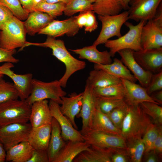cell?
Returning a JSON list of instances; mask_svg holds the SVG:
<instances>
[{"mask_svg":"<svg viewBox=\"0 0 162 162\" xmlns=\"http://www.w3.org/2000/svg\"><path fill=\"white\" fill-rule=\"evenodd\" d=\"M4 76V75L0 74V78H3Z\"/></svg>","mask_w":162,"mask_h":162,"instance_id":"57","label":"cell"},{"mask_svg":"<svg viewBox=\"0 0 162 162\" xmlns=\"http://www.w3.org/2000/svg\"><path fill=\"white\" fill-rule=\"evenodd\" d=\"M139 105L144 112L151 118L152 123L162 125V107L158 104L149 101L143 102Z\"/></svg>","mask_w":162,"mask_h":162,"instance_id":"36","label":"cell"},{"mask_svg":"<svg viewBox=\"0 0 162 162\" xmlns=\"http://www.w3.org/2000/svg\"><path fill=\"white\" fill-rule=\"evenodd\" d=\"M89 129L121 136L120 130L115 126L108 115L103 112L97 104L92 116Z\"/></svg>","mask_w":162,"mask_h":162,"instance_id":"22","label":"cell"},{"mask_svg":"<svg viewBox=\"0 0 162 162\" xmlns=\"http://www.w3.org/2000/svg\"><path fill=\"white\" fill-rule=\"evenodd\" d=\"M16 52V49L8 50L0 46V63L9 62L12 63H17L19 60L13 56Z\"/></svg>","mask_w":162,"mask_h":162,"instance_id":"45","label":"cell"},{"mask_svg":"<svg viewBox=\"0 0 162 162\" xmlns=\"http://www.w3.org/2000/svg\"><path fill=\"white\" fill-rule=\"evenodd\" d=\"M93 10H89L87 12V19L84 30L85 32H91L95 30L98 27V22Z\"/></svg>","mask_w":162,"mask_h":162,"instance_id":"44","label":"cell"},{"mask_svg":"<svg viewBox=\"0 0 162 162\" xmlns=\"http://www.w3.org/2000/svg\"><path fill=\"white\" fill-rule=\"evenodd\" d=\"M31 93L25 101L31 106L34 102L50 99L61 104V98L65 96L67 93L62 88L58 80L46 82L33 79Z\"/></svg>","mask_w":162,"mask_h":162,"instance_id":"5","label":"cell"},{"mask_svg":"<svg viewBox=\"0 0 162 162\" xmlns=\"http://www.w3.org/2000/svg\"><path fill=\"white\" fill-rule=\"evenodd\" d=\"M14 16L11 10L7 7L0 4V30Z\"/></svg>","mask_w":162,"mask_h":162,"instance_id":"46","label":"cell"},{"mask_svg":"<svg viewBox=\"0 0 162 162\" xmlns=\"http://www.w3.org/2000/svg\"><path fill=\"white\" fill-rule=\"evenodd\" d=\"M159 126L152 122L147 128L142 138L145 146V154L153 150L154 143L158 134Z\"/></svg>","mask_w":162,"mask_h":162,"instance_id":"37","label":"cell"},{"mask_svg":"<svg viewBox=\"0 0 162 162\" xmlns=\"http://www.w3.org/2000/svg\"><path fill=\"white\" fill-rule=\"evenodd\" d=\"M6 151L3 144L0 142V162H4L5 161Z\"/></svg>","mask_w":162,"mask_h":162,"instance_id":"53","label":"cell"},{"mask_svg":"<svg viewBox=\"0 0 162 162\" xmlns=\"http://www.w3.org/2000/svg\"><path fill=\"white\" fill-rule=\"evenodd\" d=\"M52 130L47 153L50 162H52L66 142L61 134L60 126L57 121L53 117L51 123Z\"/></svg>","mask_w":162,"mask_h":162,"instance_id":"28","label":"cell"},{"mask_svg":"<svg viewBox=\"0 0 162 162\" xmlns=\"http://www.w3.org/2000/svg\"><path fill=\"white\" fill-rule=\"evenodd\" d=\"M150 95L153 99L159 105L162 104V90L157 91L152 94Z\"/></svg>","mask_w":162,"mask_h":162,"instance_id":"52","label":"cell"},{"mask_svg":"<svg viewBox=\"0 0 162 162\" xmlns=\"http://www.w3.org/2000/svg\"><path fill=\"white\" fill-rule=\"evenodd\" d=\"M130 0H121L123 9L128 10L129 7V3Z\"/></svg>","mask_w":162,"mask_h":162,"instance_id":"55","label":"cell"},{"mask_svg":"<svg viewBox=\"0 0 162 162\" xmlns=\"http://www.w3.org/2000/svg\"><path fill=\"white\" fill-rule=\"evenodd\" d=\"M34 149L28 141L20 142L6 151L5 161L12 162H27Z\"/></svg>","mask_w":162,"mask_h":162,"instance_id":"30","label":"cell"},{"mask_svg":"<svg viewBox=\"0 0 162 162\" xmlns=\"http://www.w3.org/2000/svg\"><path fill=\"white\" fill-rule=\"evenodd\" d=\"M127 107L128 104L125 102L124 104L114 109L107 114L115 126L120 130L126 113Z\"/></svg>","mask_w":162,"mask_h":162,"instance_id":"41","label":"cell"},{"mask_svg":"<svg viewBox=\"0 0 162 162\" xmlns=\"http://www.w3.org/2000/svg\"><path fill=\"white\" fill-rule=\"evenodd\" d=\"M31 106L25 100H10L0 104V128L14 123L28 122Z\"/></svg>","mask_w":162,"mask_h":162,"instance_id":"4","label":"cell"},{"mask_svg":"<svg viewBox=\"0 0 162 162\" xmlns=\"http://www.w3.org/2000/svg\"><path fill=\"white\" fill-rule=\"evenodd\" d=\"M0 31H1V30H0Z\"/></svg>","mask_w":162,"mask_h":162,"instance_id":"58","label":"cell"},{"mask_svg":"<svg viewBox=\"0 0 162 162\" xmlns=\"http://www.w3.org/2000/svg\"><path fill=\"white\" fill-rule=\"evenodd\" d=\"M155 152L160 155L162 154V125L159 126V133L154 143L153 149Z\"/></svg>","mask_w":162,"mask_h":162,"instance_id":"48","label":"cell"},{"mask_svg":"<svg viewBox=\"0 0 162 162\" xmlns=\"http://www.w3.org/2000/svg\"><path fill=\"white\" fill-rule=\"evenodd\" d=\"M87 11L80 12L77 16H76V23L80 29L84 27L85 25L87 19Z\"/></svg>","mask_w":162,"mask_h":162,"instance_id":"49","label":"cell"},{"mask_svg":"<svg viewBox=\"0 0 162 162\" xmlns=\"http://www.w3.org/2000/svg\"><path fill=\"white\" fill-rule=\"evenodd\" d=\"M26 34L24 22L14 16L0 31V46L8 50L21 48L26 42Z\"/></svg>","mask_w":162,"mask_h":162,"instance_id":"6","label":"cell"},{"mask_svg":"<svg viewBox=\"0 0 162 162\" xmlns=\"http://www.w3.org/2000/svg\"><path fill=\"white\" fill-rule=\"evenodd\" d=\"M123 9L121 0H95L92 4L93 10L98 15H116Z\"/></svg>","mask_w":162,"mask_h":162,"instance_id":"31","label":"cell"},{"mask_svg":"<svg viewBox=\"0 0 162 162\" xmlns=\"http://www.w3.org/2000/svg\"><path fill=\"white\" fill-rule=\"evenodd\" d=\"M134 57L145 70L153 74L162 71V47L134 51Z\"/></svg>","mask_w":162,"mask_h":162,"instance_id":"13","label":"cell"},{"mask_svg":"<svg viewBox=\"0 0 162 162\" xmlns=\"http://www.w3.org/2000/svg\"><path fill=\"white\" fill-rule=\"evenodd\" d=\"M95 45L86 46L76 49H70L73 53L79 55V58L86 59L96 64H107L112 62L111 56L107 50L99 51Z\"/></svg>","mask_w":162,"mask_h":162,"instance_id":"21","label":"cell"},{"mask_svg":"<svg viewBox=\"0 0 162 162\" xmlns=\"http://www.w3.org/2000/svg\"><path fill=\"white\" fill-rule=\"evenodd\" d=\"M27 162H50L47 151L34 149Z\"/></svg>","mask_w":162,"mask_h":162,"instance_id":"47","label":"cell"},{"mask_svg":"<svg viewBox=\"0 0 162 162\" xmlns=\"http://www.w3.org/2000/svg\"><path fill=\"white\" fill-rule=\"evenodd\" d=\"M79 29L76 23V16H71L63 20H53L38 34L55 38L65 34L71 37L76 35Z\"/></svg>","mask_w":162,"mask_h":162,"instance_id":"15","label":"cell"},{"mask_svg":"<svg viewBox=\"0 0 162 162\" xmlns=\"http://www.w3.org/2000/svg\"><path fill=\"white\" fill-rule=\"evenodd\" d=\"M96 97L97 106L103 112L107 115L125 102L124 99Z\"/></svg>","mask_w":162,"mask_h":162,"instance_id":"39","label":"cell"},{"mask_svg":"<svg viewBox=\"0 0 162 162\" xmlns=\"http://www.w3.org/2000/svg\"><path fill=\"white\" fill-rule=\"evenodd\" d=\"M147 21H140L135 25L126 21L124 24L129 28L128 32L117 39L109 40L104 43L105 46L109 49L112 57L121 50L129 49L138 51L143 50L141 43V33L142 26Z\"/></svg>","mask_w":162,"mask_h":162,"instance_id":"3","label":"cell"},{"mask_svg":"<svg viewBox=\"0 0 162 162\" xmlns=\"http://www.w3.org/2000/svg\"><path fill=\"white\" fill-rule=\"evenodd\" d=\"M126 151L130 160L133 162H140L145 151V146L142 138L126 141Z\"/></svg>","mask_w":162,"mask_h":162,"instance_id":"33","label":"cell"},{"mask_svg":"<svg viewBox=\"0 0 162 162\" xmlns=\"http://www.w3.org/2000/svg\"><path fill=\"white\" fill-rule=\"evenodd\" d=\"M60 104L50 100L49 105L51 115L58 123L61 128L62 137L64 141H84L80 131L76 129L68 118L61 112Z\"/></svg>","mask_w":162,"mask_h":162,"instance_id":"14","label":"cell"},{"mask_svg":"<svg viewBox=\"0 0 162 162\" xmlns=\"http://www.w3.org/2000/svg\"><path fill=\"white\" fill-rule=\"evenodd\" d=\"M161 2L162 0H130L128 19L139 22L152 19Z\"/></svg>","mask_w":162,"mask_h":162,"instance_id":"12","label":"cell"},{"mask_svg":"<svg viewBox=\"0 0 162 162\" xmlns=\"http://www.w3.org/2000/svg\"><path fill=\"white\" fill-rule=\"evenodd\" d=\"M13 63L7 62L0 66V74L7 76L14 82L20 100H25L30 94L32 87L33 75L31 73L19 74L15 73L11 69Z\"/></svg>","mask_w":162,"mask_h":162,"instance_id":"11","label":"cell"},{"mask_svg":"<svg viewBox=\"0 0 162 162\" xmlns=\"http://www.w3.org/2000/svg\"><path fill=\"white\" fill-rule=\"evenodd\" d=\"M112 162H127L130 160L126 149L113 148L111 152Z\"/></svg>","mask_w":162,"mask_h":162,"instance_id":"43","label":"cell"},{"mask_svg":"<svg viewBox=\"0 0 162 162\" xmlns=\"http://www.w3.org/2000/svg\"><path fill=\"white\" fill-rule=\"evenodd\" d=\"M0 4L8 8L14 16L21 21L28 17L29 14L23 8L19 0H0Z\"/></svg>","mask_w":162,"mask_h":162,"instance_id":"40","label":"cell"},{"mask_svg":"<svg viewBox=\"0 0 162 162\" xmlns=\"http://www.w3.org/2000/svg\"><path fill=\"white\" fill-rule=\"evenodd\" d=\"M91 2L92 3H93L95 1V0H87Z\"/></svg>","mask_w":162,"mask_h":162,"instance_id":"56","label":"cell"},{"mask_svg":"<svg viewBox=\"0 0 162 162\" xmlns=\"http://www.w3.org/2000/svg\"><path fill=\"white\" fill-rule=\"evenodd\" d=\"M98 17L101 22L102 28L98 36L93 44L96 46L104 44L113 37L118 38L122 36L121 28L129 20L128 12L126 10L115 15H98Z\"/></svg>","mask_w":162,"mask_h":162,"instance_id":"7","label":"cell"},{"mask_svg":"<svg viewBox=\"0 0 162 162\" xmlns=\"http://www.w3.org/2000/svg\"><path fill=\"white\" fill-rule=\"evenodd\" d=\"M22 8L28 14L34 11L33 0H19Z\"/></svg>","mask_w":162,"mask_h":162,"instance_id":"50","label":"cell"},{"mask_svg":"<svg viewBox=\"0 0 162 162\" xmlns=\"http://www.w3.org/2000/svg\"><path fill=\"white\" fill-rule=\"evenodd\" d=\"M54 19L48 14L39 11H34L29 13L24 22L27 33L31 36L34 35Z\"/></svg>","mask_w":162,"mask_h":162,"instance_id":"25","label":"cell"},{"mask_svg":"<svg viewBox=\"0 0 162 162\" xmlns=\"http://www.w3.org/2000/svg\"><path fill=\"white\" fill-rule=\"evenodd\" d=\"M94 69H101L119 79H123L135 83L137 81L128 68L121 61L115 58L113 63L102 64H94Z\"/></svg>","mask_w":162,"mask_h":162,"instance_id":"27","label":"cell"},{"mask_svg":"<svg viewBox=\"0 0 162 162\" xmlns=\"http://www.w3.org/2000/svg\"><path fill=\"white\" fill-rule=\"evenodd\" d=\"M82 98L83 92L79 94L73 92L69 94L68 97L64 96L61 98V106H60V110L77 130L78 127L75 119L81 110Z\"/></svg>","mask_w":162,"mask_h":162,"instance_id":"18","label":"cell"},{"mask_svg":"<svg viewBox=\"0 0 162 162\" xmlns=\"http://www.w3.org/2000/svg\"><path fill=\"white\" fill-rule=\"evenodd\" d=\"M31 46L49 48L52 51V55L65 65V72L58 80L62 87L66 86L68 81L75 72L84 69L86 66V62L78 60L73 56L66 49L64 41L56 38L47 36L45 41L42 43H34L26 41L20 51Z\"/></svg>","mask_w":162,"mask_h":162,"instance_id":"1","label":"cell"},{"mask_svg":"<svg viewBox=\"0 0 162 162\" xmlns=\"http://www.w3.org/2000/svg\"><path fill=\"white\" fill-rule=\"evenodd\" d=\"M32 128L30 123H14L0 128V142L5 151L22 142L28 141Z\"/></svg>","mask_w":162,"mask_h":162,"instance_id":"8","label":"cell"},{"mask_svg":"<svg viewBox=\"0 0 162 162\" xmlns=\"http://www.w3.org/2000/svg\"><path fill=\"white\" fill-rule=\"evenodd\" d=\"M127 104L126 113L120 129L121 135L126 141L142 138L152 122L139 104Z\"/></svg>","mask_w":162,"mask_h":162,"instance_id":"2","label":"cell"},{"mask_svg":"<svg viewBox=\"0 0 162 162\" xmlns=\"http://www.w3.org/2000/svg\"><path fill=\"white\" fill-rule=\"evenodd\" d=\"M141 43L143 50L162 47V17L154 16L143 26L141 33Z\"/></svg>","mask_w":162,"mask_h":162,"instance_id":"9","label":"cell"},{"mask_svg":"<svg viewBox=\"0 0 162 162\" xmlns=\"http://www.w3.org/2000/svg\"><path fill=\"white\" fill-rule=\"evenodd\" d=\"M49 102L46 99L35 102L32 105L29 121L32 128L51 124L53 117Z\"/></svg>","mask_w":162,"mask_h":162,"instance_id":"20","label":"cell"},{"mask_svg":"<svg viewBox=\"0 0 162 162\" xmlns=\"http://www.w3.org/2000/svg\"><path fill=\"white\" fill-rule=\"evenodd\" d=\"M52 162H72L81 152L89 149L91 146L84 141H68Z\"/></svg>","mask_w":162,"mask_h":162,"instance_id":"23","label":"cell"},{"mask_svg":"<svg viewBox=\"0 0 162 162\" xmlns=\"http://www.w3.org/2000/svg\"><path fill=\"white\" fill-rule=\"evenodd\" d=\"M65 5L62 2L50 3L42 1L34 7V11L46 13L54 19L63 14Z\"/></svg>","mask_w":162,"mask_h":162,"instance_id":"35","label":"cell"},{"mask_svg":"<svg viewBox=\"0 0 162 162\" xmlns=\"http://www.w3.org/2000/svg\"><path fill=\"white\" fill-rule=\"evenodd\" d=\"M69 0H42V1L50 3H63L67 4Z\"/></svg>","mask_w":162,"mask_h":162,"instance_id":"54","label":"cell"},{"mask_svg":"<svg viewBox=\"0 0 162 162\" xmlns=\"http://www.w3.org/2000/svg\"><path fill=\"white\" fill-rule=\"evenodd\" d=\"M120 79L124 88V100L127 103L139 104L143 102L149 101L159 104L147 93L145 88L128 80Z\"/></svg>","mask_w":162,"mask_h":162,"instance_id":"19","label":"cell"},{"mask_svg":"<svg viewBox=\"0 0 162 162\" xmlns=\"http://www.w3.org/2000/svg\"><path fill=\"white\" fill-rule=\"evenodd\" d=\"M18 98V92L14 84L0 78V104Z\"/></svg>","mask_w":162,"mask_h":162,"instance_id":"38","label":"cell"},{"mask_svg":"<svg viewBox=\"0 0 162 162\" xmlns=\"http://www.w3.org/2000/svg\"><path fill=\"white\" fill-rule=\"evenodd\" d=\"M150 95L153 92L162 89V71L153 74L148 86L145 88Z\"/></svg>","mask_w":162,"mask_h":162,"instance_id":"42","label":"cell"},{"mask_svg":"<svg viewBox=\"0 0 162 162\" xmlns=\"http://www.w3.org/2000/svg\"><path fill=\"white\" fill-rule=\"evenodd\" d=\"M112 149L91 145L88 150L81 152L73 162H112L111 155Z\"/></svg>","mask_w":162,"mask_h":162,"instance_id":"24","label":"cell"},{"mask_svg":"<svg viewBox=\"0 0 162 162\" xmlns=\"http://www.w3.org/2000/svg\"><path fill=\"white\" fill-rule=\"evenodd\" d=\"M97 105L96 97L92 89L86 84L83 92L82 105L79 113L76 116L81 117L82 127L80 131L82 134L89 130L92 118Z\"/></svg>","mask_w":162,"mask_h":162,"instance_id":"17","label":"cell"},{"mask_svg":"<svg viewBox=\"0 0 162 162\" xmlns=\"http://www.w3.org/2000/svg\"><path fill=\"white\" fill-rule=\"evenodd\" d=\"M121 82L120 79L103 70L94 69L90 72L86 84L92 89L104 87Z\"/></svg>","mask_w":162,"mask_h":162,"instance_id":"29","label":"cell"},{"mask_svg":"<svg viewBox=\"0 0 162 162\" xmlns=\"http://www.w3.org/2000/svg\"><path fill=\"white\" fill-rule=\"evenodd\" d=\"M51 130V124L32 128L28 141L34 149L47 151Z\"/></svg>","mask_w":162,"mask_h":162,"instance_id":"26","label":"cell"},{"mask_svg":"<svg viewBox=\"0 0 162 162\" xmlns=\"http://www.w3.org/2000/svg\"><path fill=\"white\" fill-rule=\"evenodd\" d=\"M82 134L84 141L90 145L107 148H127L126 141L120 135L90 129Z\"/></svg>","mask_w":162,"mask_h":162,"instance_id":"10","label":"cell"},{"mask_svg":"<svg viewBox=\"0 0 162 162\" xmlns=\"http://www.w3.org/2000/svg\"><path fill=\"white\" fill-rule=\"evenodd\" d=\"M147 155L146 162H157L158 161L157 154L154 150H152L146 154Z\"/></svg>","mask_w":162,"mask_h":162,"instance_id":"51","label":"cell"},{"mask_svg":"<svg viewBox=\"0 0 162 162\" xmlns=\"http://www.w3.org/2000/svg\"><path fill=\"white\" fill-rule=\"evenodd\" d=\"M134 51L129 49L118 51L121 60L138 80L143 87L148 85L153 74L144 70L136 62L133 55Z\"/></svg>","mask_w":162,"mask_h":162,"instance_id":"16","label":"cell"},{"mask_svg":"<svg viewBox=\"0 0 162 162\" xmlns=\"http://www.w3.org/2000/svg\"><path fill=\"white\" fill-rule=\"evenodd\" d=\"M92 4L87 0H69L66 4L63 13L66 16H71L79 12L93 10Z\"/></svg>","mask_w":162,"mask_h":162,"instance_id":"34","label":"cell"},{"mask_svg":"<svg viewBox=\"0 0 162 162\" xmlns=\"http://www.w3.org/2000/svg\"><path fill=\"white\" fill-rule=\"evenodd\" d=\"M92 90L97 97L118 99L124 98V88L122 82L104 87L92 88Z\"/></svg>","mask_w":162,"mask_h":162,"instance_id":"32","label":"cell"}]
</instances>
